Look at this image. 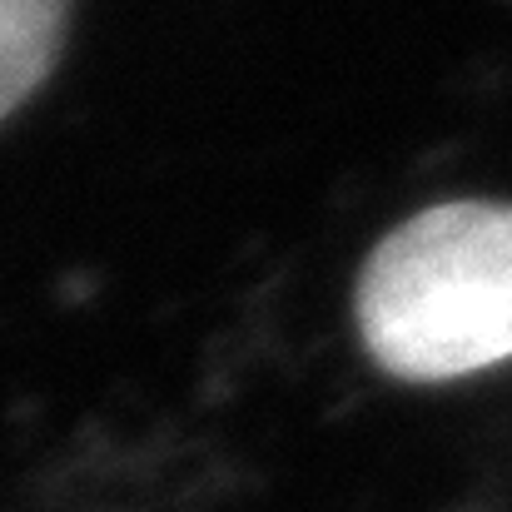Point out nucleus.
<instances>
[{
	"instance_id": "nucleus-1",
	"label": "nucleus",
	"mask_w": 512,
	"mask_h": 512,
	"mask_svg": "<svg viewBox=\"0 0 512 512\" xmlns=\"http://www.w3.org/2000/svg\"><path fill=\"white\" fill-rule=\"evenodd\" d=\"M353 309L378 368L408 383L512 358V204L453 199L413 214L368 254Z\"/></svg>"
},
{
	"instance_id": "nucleus-2",
	"label": "nucleus",
	"mask_w": 512,
	"mask_h": 512,
	"mask_svg": "<svg viewBox=\"0 0 512 512\" xmlns=\"http://www.w3.org/2000/svg\"><path fill=\"white\" fill-rule=\"evenodd\" d=\"M70 0H0V120H10L55 70Z\"/></svg>"
}]
</instances>
